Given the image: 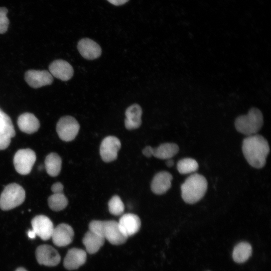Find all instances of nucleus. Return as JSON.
I'll use <instances>...</instances> for the list:
<instances>
[{
    "mask_svg": "<svg viewBox=\"0 0 271 271\" xmlns=\"http://www.w3.org/2000/svg\"><path fill=\"white\" fill-rule=\"evenodd\" d=\"M153 148L151 146L146 147L142 151L143 155L147 157L153 156Z\"/></svg>",
    "mask_w": 271,
    "mask_h": 271,
    "instance_id": "c756f323",
    "label": "nucleus"
},
{
    "mask_svg": "<svg viewBox=\"0 0 271 271\" xmlns=\"http://www.w3.org/2000/svg\"><path fill=\"white\" fill-rule=\"evenodd\" d=\"M77 49L81 55L87 60H94L99 58L101 54L100 46L93 40L83 38L78 43Z\"/></svg>",
    "mask_w": 271,
    "mask_h": 271,
    "instance_id": "4468645a",
    "label": "nucleus"
},
{
    "mask_svg": "<svg viewBox=\"0 0 271 271\" xmlns=\"http://www.w3.org/2000/svg\"><path fill=\"white\" fill-rule=\"evenodd\" d=\"M252 250L250 243L246 241L240 242L234 247L232 253V258L236 263H244L251 256Z\"/></svg>",
    "mask_w": 271,
    "mask_h": 271,
    "instance_id": "4be33fe9",
    "label": "nucleus"
},
{
    "mask_svg": "<svg viewBox=\"0 0 271 271\" xmlns=\"http://www.w3.org/2000/svg\"><path fill=\"white\" fill-rule=\"evenodd\" d=\"M26 197L24 188L17 183H11L5 187L0 196V208L9 210L21 205Z\"/></svg>",
    "mask_w": 271,
    "mask_h": 271,
    "instance_id": "20e7f679",
    "label": "nucleus"
},
{
    "mask_svg": "<svg viewBox=\"0 0 271 271\" xmlns=\"http://www.w3.org/2000/svg\"><path fill=\"white\" fill-rule=\"evenodd\" d=\"M63 185L60 182H57L52 185L51 189L53 193H63Z\"/></svg>",
    "mask_w": 271,
    "mask_h": 271,
    "instance_id": "c85d7f7f",
    "label": "nucleus"
},
{
    "mask_svg": "<svg viewBox=\"0 0 271 271\" xmlns=\"http://www.w3.org/2000/svg\"><path fill=\"white\" fill-rule=\"evenodd\" d=\"M207 189V181L202 175L195 173L189 176L181 186V196L185 202L193 204L200 201Z\"/></svg>",
    "mask_w": 271,
    "mask_h": 271,
    "instance_id": "f03ea898",
    "label": "nucleus"
},
{
    "mask_svg": "<svg viewBox=\"0 0 271 271\" xmlns=\"http://www.w3.org/2000/svg\"><path fill=\"white\" fill-rule=\"evenodd\" d=\"M101 236L113 245L122 244L128 238L121 231L118 222L114 220L103 221Z\"/></svg>",
    "mask_w": 271,
    "mask_h": 271,
    "instance_id": "0eeeda50",
    "label": "nucleus"
},
{
    "mask_svg": "<svg viewBox=\"0 0 271 271\" xmlns=\"http://www.w3.org/2000/svg\"><path fill=\"white\" fill-rule=\"evenodd\" d=\"M174 161L173 160L170 159H168L167 161L166 162V165L168 167H172L173 165H174Z\"/></svg>",
    "mask_w": 271,
    "mask_h": 271,
    "instance_id": "473e14b6",
    "label": "nucleus"
},
{
    "mask_svg": "<svg viewBox=\"0 0 271 271\" xmlns=\"http://www.w3.org/2000/svg\"><path fill=\"white\" fill-rule=\"evenodd\" d=\"M104 240L103 237L89 230L85 234L82 242L86 251L90 254H94L102 247Z\"/></svg>",
    "mask_w": 271,
    "mask_h": 271,
    "instance_id": "412c9836",
    "label": "nucleus"
},
{
    "mask_svg": "<svg viewBox=\"0 0 271 271\" xmlns=\"http://www.w3.org/2000/svg\"><path fill=\"white\" fill-rule=\"evenodd\" d=\"M27 234H28V237L31 239H34L36 236V234L33 229L29 230L27 232Z\"/></svg>",
    "mask_w": 271,
    "mask_h": 271,
    "instance_id": "2f4dec72",
    "label": "nucleus"
},
{
    "mask_svg": "<svg viewBox=\"0 0 271 271\" xmlns=\"http://www.w3.org/2000/svg\"><path fill=\"white\" fill-rule=\"evenodd\" d=\"M36 160V155L30 149H20L14 157V165L16 171L21 175L29 174Z\"/></svg>",
    "mask_w": 271,
    "mask_h": 271,
    "instance_id": "423d86ee",
    "label": "nucleus"
},
{
    "mask_svg": "<svg viewBox=\"0 0 271 271\" xmlns=\"http://www.w3.org/2000/svg\"><path fill=\"white\" fill-rule=\"evenodd\" d=\"M25 79L29 85L34 88L50 85L53 81L52 75L46 70H29L25 73Z\"/></svg>",
    "mask_w": 271,
    "mask_h": 271,
    "instance_id": "f8f14e48",
    "label": "nucleus"
},
{
    "mask_svg": "<svg viewBox=\"0 0 271 271\" xmlns=\"http://www.w3.org/2000/svg\"><path fill=\"white\" fill-rule=\"evenodd\" d=\"M31 224L36 235L42 240H47L51 238L54 227L52 221L47 216L37 215L33 218Z\"/></svg>",
    "mask_w": 271,
    "mask_h": 271,
    "instance_id": "9b49d317",
    "label": "nucleus"
},
{
    "mask_svg": "<svg viewBox=\"0 0 271 271\" xmlns=\"http://www.w3.org/2000/svg\"><path fill=\"white\" fill-rule=\"evenodd\" d=\"M263 123L262 114L255 107L250 108L247 114L238 116L234 122L237 131L247 136L256 134Z\"/></svg>",
    "mask_w": 271,
    "mask_h": 271,
    "instance_id": "7ed1b4c3",
    "label": "nucleus"
},
{
    "mask_svg": "<svg viewBox=\"0 0 271 271\" xmlns=\"http://www.w3.org/2000/svg\"><path fill=\"white\" fill-rule=\"evenodd\" d=\"M17 123L20 129L28 134L36 132L40 126L38 119L34 114L29 112L21 114L18 118Z\"/></svg>",
    "mask_w": 271,
    "mask_h": 271,
    "instance_id": "aec40b11",
    "label": "nucleus"
},
{
    "mask_svg": "<svg viewBox=\"0 0 271 271\" xmlns=\"http://www.w3.org/2000/svg\"><path fill=\"white\" fill-rule=\"evenodd\" d=\"M8 10L5 7L0 8V34H4L7 32L9 20L7 17Z\"/></svg>",
    "mask_w": 271,
    "mask_h": 271,
    "instance_id": "cd10ccee",
    "label": "nucleus"
},
{
    "mask_svg": "<svg viewBox=\"0 0 271 271\" xmlns=\"http://www.w3.org/2000/svg\"><path fill=\"white\" fill-rule=\"evenodd\" d=\"M122 232L127 236L137 233L141 226V221L138 216L132 213L122 215L118 222Z\"/></svg>",
    "mask_w": 271,
    "mask_h": 271,
    "instance_id": "dca6fc26",
    "label": "nucleus"
},
{
    "mask_svg": "<svg viewBox=\"0 0 271 271\" xmlns=\"http://www.w3.org/2000/svg\"><path fill=\"white\" fill-rule=\"evenodd\" d=\"M74 235V230L71 226L61 223L54 228L51 238L55 245L62 247L71 243Z\"/></svg>",
    "mask_w": 271,
    "mask_h": 271,
    "instance_id": "ddd939ff",
    "label": "nucleus"
},
{
    "mask_svg": "<svg viewBox=\"0 0 271 271\" xmlns=\"http://www.w3.org/2000/svg\"><path fill=\"white\" fill-rule=\"evenodd\" d=\"M199 167L197 162L190 158H186L179 160L177 165L178 172L181 174H187L195 172Z\"/></svg>",
    "mask_w": 271,
    "mask_h": 271,
    "instance_id": "a878e982",
    "label": "nucleus"
},
{
    "mask_svg": "<svg viewBox=\"0 0 271 271\" xmlns=\"http://www.w3.org/2000/svg\"><path fill=\"white\" fill-rule=\"evenodd\" d=\"M35 254L38 262L42 265L54 266L58 264L61 260L57 250L48 244L39 246L36 250Z\"/></svg>",
    "mask_w": 271,
    "mask_h": 271,
    "instance_id": "1a4fd4ad",
    "label": "nucleus"
},
{
    "mask_svg": "<svg viewBox=\"0 0 271 271\" xmlns=\"http://www.w3.org/2000/svg\"><path fill=\"white\" fill-rule=\"evenodd\" d=\"M86 257L87 255L85 250L72 248L68 251L64 259V266L68 270L76 269L84 264Z\"/></svg>",
    "mask_w": 271,
    "mask_h": 271,
    "instance_id": "f3484780",
    "label": "nucleus"
},
{
    "mask_svg": "<svg viewBox=\"0 0 271 271\" xmlns=\"http://www.w3.org/2000/svg\"><path fill=\"white\" fill-rule=\"evenodd\" d=\"M45 165L48 175L52 177H56L60 174L61 170V158L57 153H51L46 157Z\"/></svg>",
    "mask_w": 271,
    "mask_h": 271,
    "instance_id": "b1692460",
    "label": "nucleus"
},
{
    "mask_svg": "<svg viewBox=\"0 0 271 271\" xmlns=\"http://www.w3.org/2000/svg\"><path fill=\"white\" fill-rule=\"evenodd\" d=\"M49 69L52 76L64 81L70 79L74 74L72 66L64 60L59 59L53 61Z\"/></svg>",
    "mask_w": 271,
    "mask_h": 271,
    "instance_id": "2eb2a0df",
    "label": "nucleus"
},
{
    "mask_svg": "<svg viewBox=\"0 0 271 271\" xmlns=\"http://www.w3.org/2000/svg\"><path fill=\"white\" fill-rule=\"evenodd\" d=\"M179 150L178 146L175 143H164L156 148H153V156L160 159L168 160L175 156Z\"/></svg>",
    "mask_w": 271,
    "mask_h": 271,
    "instance_id": "5701e85b",
    "label": "nucleus"
},
{
    "mask_svg": "<svg viewBox=\"0 0 271 271\" xmlns=\"http://www.w3.org/2000/svg\"><path fill=\"white\" fill-rule=\"evenodd\" d=\"M172 175L166 171L157 173L154 177L151 185L152 192L157 195L165 194L171 187Z\"/></svg>",
    "mask_w": 271,
    "mask_h": 271,
    "instance_id": "a211bd4d",
    "label": "nucleus"
},
{
    "mask_svg": "<svg viewBox=\"0 0 271 271\" xmlns=\"http://www.w3.org/2000/svg\"><path fill=\"white\" fill-rule=\"evenodd\" d=\"M80 125L77 120L69 115L60 118L56 125V131L61 140L65 142L73 140L77 135Z\"/></svg>",
    "mask_w": 271,
    "mask_h": 271,
    "instance_id": "39448f33",
    "label": "nucleus"
},
{
    "mask_svg": "<svg viewBox=\"0 0 271 271\" xmlns=\"http://www.w3.org/2000/svg\"><path fill=\"white\" fill-rule=\"evenodd\" d=\"M242 150L248 163L256 169L263 168L270 149L267 140L262 136H247L242 142Z\"/></svg>",
    "mask_w": 271,
    "mask_h": 271,
    "instance_id": "f257e3e1",
    "label": "nucleus"
},
{
    "mask_svg": "<svg viewBox=\"0 0 271 271\" xmlns=\"http://www.w3.org/2000/svg\"><path fill=\"white\" fill-rule=\"evenodd\" d=\"M108 2L115 6L122 5L127 2L129 0H107Z\"/></svg>",
    "mask_w": 271,
    "mask_h": 271,
    "instance_id": "7c9ffc66",
    "label": "nucleus"
},
{
    "mask_svg": "<svg viewBox=\"0 0 271 271\" xmlns=\"http://www.w3.org/2000/svg\"><path fill=\"white\" fill-rule=\"evenodd\" d=\"M109 212L114 215L122 214L124 210V205L120 198L117 195L112 196L108 202Z\"/></svg>",
    "mask_w": 271,
    "mask_h": 271,
    "instance_id": "bb28decb",
    "label": "nucleus"
},
{
    "mask_svg": "<svg viewBox=\"0 0 271 271\" xmlns=\"http://www.w3.org/2000/svg\"><path fill=\"white\" fill-rule=\"evenodd\" d=\"M16 132L10 116L0 108V150H5L10 144Z\"/></svg>",
    "mask_w": 271,
    "mask_h": 271,
    "instance_id": "9d476101",
    "label": "nucleus"
},
{
    "mask_svg": "<svg viewBox=\"0 0 271 271\" xmlns=\"http://www.w3.org/2000/svg\"><path fill=\"white\" fill-rule=\"evenodd\" d=\"M120 147L121 143L117 138L112 136L105 137L100 146L99 152L102 160L107 163L116 160Z\"/></svg>",
    "mask_w": 271,
    "mask_h": 271,
    "instance_id": "6e6552de",
    "label": "nucleus"
},
{
    "mask_svg": "<svg viewBox=\"0 0 271 271\" xmlns=\"http://www.w3.org/2000/svg\"><path fill=\"white\" fill-rule=\"evenodd\" d=\"M48 203L51 210L59 211L66 207L68 201L63 193H54L48 198Z\"/></svg>",
    "mask_w": 271,
    "mask_h": 271,
    "instance_id": "393cba45",
    "label": "nucleus"
},
{
    "mask_svg": "<svg viewBox=\"0 0 271 271\" xmlns=\"http://www.w3.org/2000/svg\"><path fill=\"white\" fill-rule=\"evenodd\" d=\"M15 271H27L25 268L23 267H19L16 269Z\"/></svg>",
    "mask_w": 271,
    "mask_h": 271,
    "instance_id": "72a5a7b5",
    "label": "nucleus"
},
{
    "mask_svg": "<svg viewBox=\"0 0 271 271\" xmlns=\"http://www.w3.org/2000/svg\"><path fill=\"white\" fill-rule=\"evenodd\" d=\"M142 109L138 104L134 103L128 106L125 112V128L128 130H132L140 127L142 124Z\"/></svg>",
    "mask_w": 271,
    "mask_h": 271,
    "instance_id": "6ab92c4d",
    "label": "nucleus"
}]
</instances>
